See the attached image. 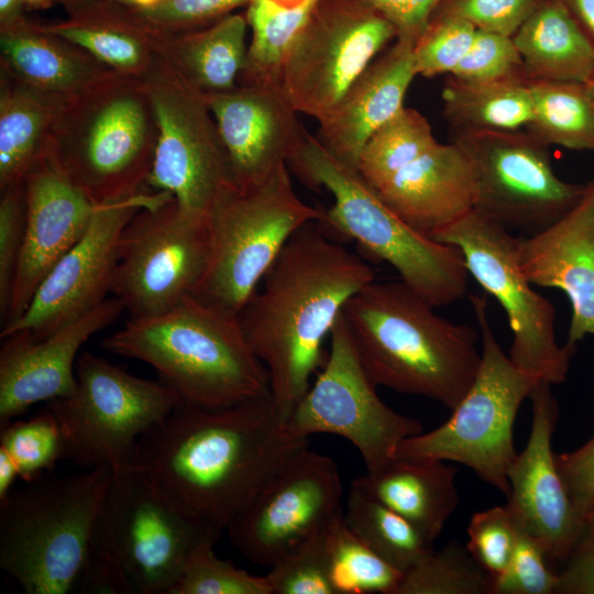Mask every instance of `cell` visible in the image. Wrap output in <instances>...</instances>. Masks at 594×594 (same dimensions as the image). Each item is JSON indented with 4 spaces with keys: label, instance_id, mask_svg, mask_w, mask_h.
Instances as JSON below:
<instances>
[{
    "label": "cell",
    "instance_id": "obj_1",
    "mask_svg": "<svg viewBox=\"0 0 594 594\" xmlns=\"http://www.w3.org/2000/svg\"><path fill=\"white\" fill-rule=\"evenodd\" d=\"M307 447L268 393L219 408L180 404L141 437L128 463L180 510L224 530Z\"/></svg>",
    "mask_w": 594,
    "mask_h": 594
},
{
    "label": "cell",
    "instance_id": "obj_2",
    "mask_svg": "<svg viewBox=\"0 0 594 594\" xmlns=\"http://www.w3.org/2000/svg\"><path fill=\"white\" fill-rule=\"evenodd\" d=\"M309 222L287 241L263 286L238 314L265 366L271 396L287 420L324 364L323 343L346 301L375 279L355 253Z\"/></svg>",
    "mask_w": 594,
    "mask_h": 594
},
{
    "label": "cell",
    "instance_id": "obj_3",
    "mask_svg": "<svg viewBox=\"0 0 594 594\" xmlns=\"http://www.w3.org/2000/svg\"><path fill=\"white\" fill-rule=\"evenodd\" d=\"M435 308L402 279H374L346 301L341 317L374 385L453 409L479 371V336Z\"/></svg>",
    "mask_w": 594,
    "mask_h": 594
},
{
    "label": "cell",
    "instance_id": "obj_4",
    "mask_svg": "<svg viewBox=\"0 0 594 594\" xmlns=\"http://www.w3.org/2000/svg\"><path fill=\"white\" fill-rule=\"evenodd\" d=\"M101 346L151 365L184 405L219 408L271 393L238 315L194 295L165 312L130 319Z\"/></svg>",
    "mask_w": 594,
    "mask_h": 594
},
{
    "label": "cell",
    "instance_id": "obj_5",
    "mask_svg": "<svg viewBox=\"0 0 594 594\" xmlns=\"http://www.w3.org/2000/svg\"><path fill=\"white\" fill-rule=\"evenodd\" d=\"M112 471L43 475L0 502V568L25 593L77 588Z\"/></svg>",
    "mask_w": 594,
    "mask_h": 594
},
{
    "label": "cell",
    "instance_id": "obj_6",
    "mask_svg": "<svg viewBox=\"0 0 594 594\" xmlns=\"http://www.w3.org/2000/svg\"><path fill=\"white\" fill-rule=\"evenodd\" d=\"M157 134L144 79L113 70L66 102L47 156L102 205L148 190Z\"/></svg>",
    "mask_w": 594,
    "mask_h": 594
},
{
    "label": "cell",
    "instance_id": "obj_7",
    "mask_svg": "<svg viewBox=\"0 0 594 594\" xmlns=\"http://www.w3.org/2000/svg\"><path fill=\"white\" fill-rule=\"evenodd\" d=\"M312 187H323L333 205L320 223L356 241L389 265L410 288L437 307L459 300L469 272L462 252L439 242L402 219L362 177L329 153L308 132L287 163Z\"/></svg>",
    "mask_w": 594,
    "mask_h": 594
},
{
    "label": "cell",
    "instance_id": "obj_8",
    "mask_svg": "<svg viewBox=\"0 0 594 594\" xmlns=\"http://www.w3.org/2000/svg\"><path fill=\"white\" fill-rule=\"evenodd\" d=\"M470 300L482 336L475 380L442 425L405 439L395 457L462 464L507 496L508 471L518 453L514 424L539 380L519 369L499 345L490 324L487 299L472 295Z\"/></svg>",
    "mask_w": 594,
    "mask_h": 594
},
{
    "label": "cell",
    "instance_id": "obj_9",
    "mask_svg": "<svg viewBox=\"0 0 594 594\" xmlns=\"http://www.w3.org/2000/svg\"><path fill=\"white\" fill-rule=\"evenodd\" d=\"M322 217L297 196L287 164L250 188L228 186L207 216L209 261L194 296L238 315L290 237Z\"/></svg>",
    "mask_w": 594,
    "mask_h": 594
},
{
    "label": "cell",
    "instance_id": "obj_10",
    "mask_svg": "<svg viewBox=\"0 0 594 594\" xmlns=\"http://www.w3.org/2000/svg\"><path fill=\"white\" fill-rule=\"evenodd\" d=\"M221 532L180 510L125 463L112 471L91 550L113 563L130 593L169 594L191 552Z\"/></svg>",
    "mask_w": 594,
    "mask_h": 594
},
{
    "label": "cell",
    "instance_id": "obj_11",
    "mask_svg": "<svg viewBox=\"0 0 594 594\" xmlns=\"http://www.w3.org/2000/svg\"><path fill=\"white\" fill-rule=\"evenodd\" d=\"M180 404L160 378L135 376L85 351L73 392L47 407L61 425L65 459L91 470L128 463L141 437Z\"/></svg>",
    "mask_w": 594,
    "mask_h": 594
},
{
    "label": "cell",
    "instance_id": "obj_12",
    "mask_svg": "<svg viewBox=\"0 0 594 594\" xmlns=\"http://www.w3.org/2000/svg\"><path fill=\"white\" fill-rule=\"evenodd\" d=\"M430 237L457 246L469 274L503 307L513 333L512 361L537 380L563 383L573 352L557 340L554 306L521 270L518 238L476 209Z\"/></svg>",
    "mask_w": 594,
    "mask_h": 594
},
{
    "label": "cell",
    "instance_id": "obj_13",
    "mask_svg": "<svg viewBox=\"0 0 594 594\" xmlns=\"http://www.w3.org/2000/svg\"><path fill=\"white\" fill-rule=\"evenodd\" d=\"M210 253L208 220L173 197L140 210L124 228L111 294L130 319L165 312L195 295Z\"/></svg>",
    "mask_w": 594,
    "mask_h": 594
},
{
    "label": "cell",
    "instance_id": "obj_14",
    "mask_svg": "<svg viewBox=\"0 0 594 594\" xmlns=\"http://www.w3.org/2000/svg\"><path fill=\"white\" fill-rule=\"evenodd\" d=\"M143 79L158 130L146 188L167 193L182 209L207 217L234 184L215 118L202 94L162 57Z\"/></svg>",
    "mask_w": 594,
    "mask_h": 594
},
{
    "label": "cell",
    "instance_id": "obj_15",
    "mask_svg": "<svg viewBox=\"0 0 594 594\" xmlns=\"http://www.w3.org/2000/svg\"><path fill=\"white\" fill-rule=\"evenodd\" d=\"M393 38L394 26L365 0H318L283 63L293 107L322 120Z\"/></svg>",
    "mask_w": 594,
    "mask_h": 594
},
{
    "label": "cell",
    "instance_id": "obj_16",
    "mask_svg": "<svg viewBox=\"0 0 594 594\" xmlns=\"http://www.w3.org/2000/svg\"><path fill=\"white\" fill-rule=\"evenodd\" d=\"M327 360L287 418L296 435H337L360 452L366 472H376L399 444L422 430L419 420L404 416L378 396L352 344L340 315L331 333Z\"/></svg>",
    "mask_w": 594,
    "mask_h": 594
},
{
    "label": "cell",
    "instance_id": "obj_17",
    "mask_svg": "<svg viewBox=\"0 0 594 594\" xmlns=\"http://www.w3.org/2000/svg\"><path fill=\"white\" fill-rule=\"evenodd\" d=\"M472 157L477 176L474 209L507 230L538 233L579 201L585 186L560 179L548 145L519 131L469 132L455 139Z\"/></svg>",
    "mask_w": 594,
    "mask_h": 594
},
{
    "label": "cell",
    "instance_id": "obj_18",
    "mask_svg": "<svg viewBox=\"0 0 594 594\" xmlns=\"http://www.w3.org/2000/svg\"><path fill=\"white\" fill-rule=\"evenodd\" d=\"M342 494L336 462L307 447L231 522L230 540L250 561L270 568L342 514Z\"/></svg>",
    "mask_w": 594,
    "mask_h": 594
},
{
    "label": "cell",
    "instance_id": "obj_19",
    "mask_svg": "<svg viewBox=\"0 0 594 594\" xmlns=\"http://www.w3.org/2000/svg\"><path fill=\"white\" fill-rule=\"evenodd\" d=\"M170 197L143 190L98 205L82 237L44 278L24 312L2 327L0 337L29 332L41 339L101 305L111 293L124 228L140 210Z\"/></svg>",
    "mask_w": 594,
    "mask_h": 594
},
{
    "label": "cell",
    "instance_id": "obj_20",
    "mask_svg": "<svg viewBox=\"0 0 594 594\" xmlns=\"http://www.w3.org/2000/svg\"><path fill=\"white\" fill-rule=\"evenodd\" d=\"M551 384L539 380L531 394L528 441L508 471V509L519 531L534 539L552 563L564 562L585 518L575 509L556 463L552 437L559 416Z\"/></svg>",
    "mask_w": 594,
    "mask_h": 594
},
{
    "label": "cell",
    "instance_id": "obj_21",
    "mask_svg": "<svg viewBox=\"0 0 594 594\" xmlns=\"http://www.w3.org/2000/svg\"><path fill=\"white\" fill-rule=\"evenodd\" d=\"M222 141L234 185L250 188L287 164L306 130L282 84H241L202 94Z\"/></svg>",
    "mask_w": 594,
    "mask_h": 594
},
{
    "label": "cell",
    "instance_id": "obj_22",
    "mask_svg": "<svg viewBox=\"0 0 594 594\" xmlns=\"http://www.w3.org/2000/svg\"><path fill=\"white\" fill-rule=\"evenodd\" d=\"M123 311L122 301L113 296L44 338L29 332L1 338L0 427L37 403L70 394L81 346Z\"/></svg>",
    "mask_w": 594,
    "mask_h": 594
},
{
    "label": "cell",
    "instance_id": "obj_23",
    "mask_svg": "<svg viewBox=\"0 0 594 594\" xmlns=\"http://www.w3.org/2000/svg\"><path fill=\"white\" fill-rule=\"evenodd\" d=\"M24 185V243L2 326L24 312L44 278L82 237L98 206L48 156Z\"/></svg>",
    "mask_w": 594,
    "mask_h": 594
},
{
    "label": "cell",
    "instance_id": "obj_24",
    "mask_svg": "<svg viewBox=\"0 0 594 594\" xmlns=\"http://www.w3.org/2000/svg\"><path fill=\"white\" fill-rule=\"evenodd\" d=\"M521 270L534 286L562 290L571 305L565 346L594 337V180L579 201L547 229L518 238Z\"/></svg>",
    "mask_w": 594,
    "mask_h": 594
},
{
    "label": "cell",
    "instance_id": "obj_25",
    "mask_svg": "<svg viewBox=\"0 0 594 594\" xmlns=\"http://www.w3.org/2000/svg\"><path fill=\"white\" fill-rule=\"evenodd\" d=\"M373 189L402 219L430 235L475 208L477 176L463 145L438 142Z\"/></svg>",
    "mask_w": 594,
    "mask_h": 594
},
{
    "label": "cell",
    "instance_id": "obj_26",
    "mask_svg": "<svg viewBox=\"0 0 594 594\" xmlns=\"http://www.w3.org/2000/svg\"><path fill=\"white\" fill-rule=\"evenodd\" d=\"M416 76L414 44L396 40L318 122L316 139L340 162L358 169L364 145L404 108L407 89Z\"/></svg>",
    "mask_w": 594,
    "mask_h": 594
},
{
    "label": "cell",
    "instance_id": "obj_27",
    "mask_svg": "<svg viewBox=\"0 0 594 594\" xmlns=\"http://www.w3.org/2000/svg\"><path fill=\"white\" fill-rule=\"evenodd\" d=\"M0 70L20 84L65 101L113 72L26 16L0 28Z\"/></svg>",
    "mask_w": 594,
    "mask_h": 594
},
{
    "label": "cell",
    "instance_id": "obj_28",
    "mask_svg": "<svg viewBox=\"0 0 594 594\" xmlns=\"http://www.w3.org/2000/svg\"><path fill=\"white\" fill-rule=\"evenodd\" d=\"M65 20L42 26L86 51L109 68L144 78L154 66L157 30L135 7L113 0H73Z\"/></svg>",
    "mask_w": 594,
    "mask_h": 594
},
{
    "label": "cell",
    "instance_id": "obj_29",
    "mask_svg": "<svg viewBox=\"0 0 594 594\" xmlns=\"http://www.w3.org/2000/svg\"><path fill=\"white\" fill-rule=\"evenodd\" d=\"M458 469L444 461L392 459L352 483L435 541L459 505Z\"/></svg>",
    "mask_w": 594,
    "mask_h": 594
},
{
    "label": "cell",
    "instance_id": "obj_30",
    "mask_svg": "<svg viewBox=\"0 0 594 594\" xmlns=\"http://www.w3.org/2000/svg\"><path fill=\"white\" fill-rule=\"evenodd\" d=\"M245 14L231 13L199 30L157 32L156 52L185 81L201 94L237 86L248 56Z\"/></svg>",
    "mask_w": 594,
    "mask_h": 594
},
{
    "label": "cell",
    "instance_id": "obj_31",
    "mask_svg": "<svg viewBox=\"0 0 594 594\" xmlns=\"http://www.w3.org/2000/svg\"><path fill=\"white\" fill-rule=\"evenodd\" d=\"M513 40L528 79L585 85L594 74V42L563 0L540 2Z\"/></svg>",
    "mask_w": 594,
    "mask_h": 594
},
{
    "label": "cell",
    "instance_id": "obj_32",
    "mask_svg": "<svg viewBox=\"0 0 594 594\" xmlns=\"http://www.w3.org/2000/svg\"><path fill=\"white\" fill-rule=\"evenodd\" d=\"M67 101L0 75V190L22 184L47 157Z\"/></svg>",
    "mask_w": 594,
    "mask_h": 594
},
{
    "label": "cell",
    "instance_id": "obj_33",
    "mask_svg": "<svg viewBox=\"0 0 594 594\" xmlns=\"http://www.w3.org/2000/svg\"><path fill=\"white\" fill-rule=\"evenodd\" d=\"M442 99L447 119L460 133L519 131L532 119L529 79L522 75L475 82L451 76Z\"/></svg>",
    "mask_w": 594,
    "mask_h": 594
},
{
    "label": "cell",
    "instance_id": "obj_34",
    "mask_svg": "<svg viewBox=\"0 0 594 594\" xmlns=\"http://www.w3.org/2000/svg\"><path fill=\"white\" fill-rule=\"evenodd\" d=\"M318 0H251L245 13L252 30L242 84H282L288 48Z\"/></svg>",
    "mask_w": 594,
    "mask_h": 594
},
{
    "label": "cell",
    "instance_id": "obj_35",
    "mask_svg": "<svg viewBox=\"0 0 594 594\" xmlns=\"http://www.w3.org/2000/svg\"><path fill=\"white\" fill-rule=\"evenodd\" d=\"M342 515L360 540L403 573L433 550V542L411 522L353 483Z\"/></svg>",
    "mask_w": 594,
    "mask_h": 594
},
{
    "label": "cell",
    "instance_id": "obj_36",
    "mask_svg": "<svg viewBox=\"0 0 594 594\" xmlns=\"http://www.w3.org/2000/svg\"><path fill=\"white\" fill-rule=\"evenodd\" d=\"M530 133L547 145L594 152V103L584 84L529 79Z\"/></svg>",
    "mask_w": 594,
    "mask_h": 594
},
{
    "label": "cell",
    "instance_id": "obj_37",
    "mask_svg": "<svg viewBox=\"0 0 594 594\" xmlns=\"http://www.w3.org/2000/svg\"><path fill=\"white\" fill-rule=\"evenodd\" d=\"M326 543L337 594L397 593L404 573L360 540L342 514L327 527Z\"/></svg>",
    "mask_w": 594,
    "mask_h": 594
},
{
    "label": "cell",
    "instance_id": "obj_38",
    "mask_svg": "<svg viewBox=\"0 0 594 594\" xmlns=\"http://www.w3.org/2000/svg\"><path fill=\"white\" fill-rule=\"evenodd\" d=\"M437 143L427 118L404 107L369 139L358 170L374 188Z\"/></svg>",
    "mask_w": 594,
    "mask_h": 594
},
{
    "label": "cell",
    "instance_id": "obj_39",
    "mask_svg": "<svg viewBox=\"0 0 594 594\" xmlns=\"http://www.w3.org/2000/svg\"><path fill=\"white\" fill-rule=\"evenodd\" d=\"M491 585L466 546L452 540L404 572L396 594H491Z\"/></svg>",
    "mask_w": 594,
    "mask_h": 594
},
{
    "label": "cell",
    "instance_id": "obj_40",
    "mask_svg": "<svg viewBox=\"0 0 594 594\" xmlns=\"http://www.w3.org/2000/svg\"><path fill=\"white\" fill-rule=\"evenodd\" d=\"M0 431V448L11 457L24 482L45 475L65 459L64 435L47 406L26 420L9 421Z\"/></svg>",
    "mask_w": 594,
    "mask_h": 594
},
{
    "label": "cell",
    "instance_id": "obj_41",
    "mask_svg": "<svg viewBox=\"0 0 594 594\" xmlns=\"http://www.w3.org/2000/svg\"><path fill=\"white\" fill-rule=\"evenodd\" d=\"M216 542L199 544L169 594H272L266 576L253 575L220 559Z\"/></svg>",
    "mask_w": 594,
    "mask_h": 594
},
{
    "label": "cell",
    "instance_id": "obj_42",
    "mask_svg": "<svg viewBox=\"0 0 594 594\" xmlns=\"http://www.w3.org/2000/svg\"><path fill=\"white\" fill-rule=\"evenodd\" d=\"M327 527L270 566L265 576L272 594H337L327 551Z\"/></svg>",
    "mask_w": 594,
    "mask_h": 594
},
{
    "label": "cell",
    "instance_id": "obj_43",
    "mask_svg": "<svg viewBox=\"0 0 594 594\" xmlns=\"http://www.w3.org/2000/svg\"><path fill=\"white\" fill-rule=\"evenodd\" d=\"M476 32L470 22L436 10L414 46L417 76L451 75L472 46Z\"/></svg>",
    "mask_w": 594,
    "mask_h": 594
},
{
    "label": "cell",
    "instance_id": "obj_44",
    "mask_svg": "<svg viewBox=\"0 0 594 594\" xmlns=\"http://www.w3.org/2000/svg\"><path fill=\"white\" fill-rule=\"evenodd\" d=\"M466 548L492 579L508 566L519 531L506 506H494L474 513L466 528Z\"/></svg>",
    "mask_w": 594,
    "mask_h": 594
},
{
    "label": "cell",
    "instance_id": "obj_45",
    "mask_svg": "<svg viewBox=\"0 0 594 594\" xmlns=\"http://www.w3.org/2000/svg\"><path fill=\"white\" fill-rule=\"evenodd\" d=\"M552 564L543 549L519 531L507 569L492 579L491 594H554L558 571Z\"/></svg>",
    "mask_w": 594,
    "mask_h": 594
},
{
    "label": "cell",
    "instance_id": "obj_46",
    "mask_svg": "<svg viewBox=\"0 0 594 594\" xmlns=\"http://www.w3.org/2000/svg\"><path fill=\"white\" fill-rule=\"evenodd\" d=\"M0 317L4 323L25 235L26 198L22 184L0 190Z\"/></svg>",
    "mask_w": 594,
    "mask_h": 594
},
{
    "label": "cell",
    "instance_id": "obj_47",
    "mask_svg": "<svg viewBox=\"0 0 594 594\" xmlns=\"http://www.w3.org/2000/svg\"><path fill=\"white\" fill-rule=\"evenodd\" d=\"M524 70L513 36L477 30L472 46L451 76L463 81H491Z\"/></svg>",
    "mask_w": 594,
    "mask_h": 594
},
{
    "label": "cell",
    "instance_id": "obj_48",
    "mask_svg": "<svg viewBox=\"0 0 594 594\" xmlns=\"http://www.w3.org/2000/svg\"><path fill=\"white\" fill-rule=\"evenodd\" d=\"M251 0H160L139 13L156 30L183 33L206 28Z\"/></svg>",
    "mask_w": 594,
    "mask_h": 594
},
{
    "label": "cell",
    "instance_id": "obj_49",
    "mask_svg": "<svg viewBox=\"0 0 594 594\" xmlns=\"http://www.w3.org/2000/svg\"><path fill=\"white\" fill-rule=\"evenodd\" d=\"M539 0H443L437 11L463 19L477 30L513 36Z\"/></svg>",
    "mask_w": 594,
    "mask_h": 594
},
{
    "label": "cell",
    "instance_id": "obj_50",
    "mask_svg": "<svg viewBox=\"0 0 594 594\" xmlns=\"http://www.w3.org/2000/svg\"><path fill=\"white\" fill-rule=\"evenodd\" d=\"M556 463L572 504L585 518L594 508V435L578 449L556 454Z\"/></svg>",
    "mask_w": 594,
    "mask_h": 594
},
{
    "label": "cell",
    "instance_id": "obj_51",
    "mask_svg": "<svg viewBox=\"0 0 594 594\" xmlns=\"http://www.w3.org/2000/svg\"><path fill=\"white\" fill-rule=\"evenodd\" d=\"M554 594H594V508L585 516L583 531L558 571Z\"/></svg>",
    "mask_w": 594,
    "mask_h": 594
},
{
    "label": "cell",
    "instance_id": "obj_52",
    "mask_svg": "<svg viewBox=\"0 0 594 594\" xmlns=\"http://www.w3.org/2000/svg\"><path fill=\"white\" fill-rule=\"evenodd\" d=\"M385 16L396 31V40L416 44L431 15L443 0H365Z\"/></svg>",
    "mask_w": 594,
    "mask_h": 594
},
{
    "label": "cell",
    "instance_id": "obj_53",
    "mask_svg": "<svg viewBox=\"0 0 594 594\" xmlns=\"http://www.w3.org/2000/svg\"><path fill=\"white\" fill-rule=\"evenodd\" d=\"M20 479L18 468L11 457L0 448V502L6 499L14 490V483Z\"/></svg>",
    "mask_w": 594,
    "mask_h": 594
},
{
    "label": "cell",
    "instance_id": "obj_54",
    "mask_svg": "<svg viewBox=\"0 0 594 594\" xmlns=\"http://www.w3.org/2000/svg\"><path fill=\"white\" fill-rule=\"evenodd\" d=\"M587 29L594 42V0H563Z\"/></svg>",
    "mask_w": 594,
    "mask_h": 594
},
{
    "label": "cell",
    "instance_id": "obj_55",
    "mask_svg": "<svg viewBox=\"0 0 594 594\" xmlns=\"http://www.w3.org/2000/svg\"><path fill=\"white\" fill-rule=\"evenodd\" d=\"M24 9L21 0H0V28L23 19Z\"/></svg>",
    "mask_w": 594,
    "mask_h": 594
},
{
    "label": "cell",
    "instance_id": "obj_56",
    "mask_svg": "<svg viewBox=\"0 0 594 594\" xmlns=\"http://www.w3.org/2000/svg\"><path fill=\"white\" fill-rule=\"evenodd\" d=\"M54 0H21L24 8L29 9H42L47 8Z\"/></svg>",
    "mask_w": 594,
    "mask_h": 594
},
{
    "label": "cell",
    "instance_id": "obj_57",
    "mask_svg": "<svg viewBox=\"0 0 594 594\" xmlns=\"http://www.w3.org/2000/svg\"><path fill=\"white\" fill-rule=\"evenodd\" d=\"M586 88H587V91L590 94V97L594 103V74L593 76L591 77V79L585 84Z\"/></svg>",
    "mask_w": 594,
    "mask_h": 594
},
{
    "label": "cell",
    "instance_id": "obj_58",
    "mask_svg": "<svg viewBox=\"0 0 594 594\" xmlns=\"http://www.w3.org/2000/svg\"><path fill=\"white\" fill-rule=\"evenodd\" d=\"M57 1H59L62 4H64L66 2L73 1V0H57ZM113 1H118V2L129 4V6H133V7L135 6V0H113Z\"/></svg>",
    "mask_w": 594,
    "mask_h": 594
}]
</instances>
